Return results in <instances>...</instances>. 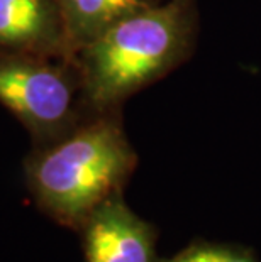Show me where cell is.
Instances as JSON below:
<instances>
[{
	"mask_svg": "<svg viewBox=\"0 0 261 262\" xmlns=\"http://www.w3.org/2000/svg\"><path fill=\"white\" fill-rule=\"evenodd\" d=\"M65 31L66 49L78 53L105 31L161 0H54Z\"/></svg>",
	"mask_w": 261,
	"mask_h": 262,
	"instance_id": "obj_6",
	"label": "cell"
},
{
	"mask_svg": "<svg viewBox=\"0 0 261 262\" xmlns=\"http://www.w3.org/2000/svg\"><path fill=\"white\" fill-rule=\"evenodd\" d=\"M137 156L121 122H87L26 163V180L37 206L59 225L80 230L104 202L129 181Z\"/></svg>",
	"mask_w": 261,
	"mask_h": 262,
	"instance_id": "obj_1",
	"label": "cell"
},
{
	"mask_svg": "<svg viewBox=\"0 0 261 262\" xmlns=\"http://www.w3.org/2000/svg\"><path fill=\"white\" fill-rule=\"evenodd\" d=\"M0 44L31 51L66 49L56 2L0 0Z\"/></svg>",
	"mask_w": 261,
	"mask_h": 262,
	"instance_id": "obj_5",
	"label": "cell"
},
{
	"mask_svg": "<svg viewBox=\"0 0 261 262\" xmlns=\"http://www.w3.org/2000/svg\"><path fill=\"white\" fill-rule=\"evenodd\" d=\"M158 262H259L251 250L234 244L195 241L180 252Z\"/></svg>",
	"mask_w": 261,
	"mask_h": 262,
	"instance_id": "obj_7",
	"label": "cell"
},
{
	"mask_svg": "<svg viewBox=\"0 0 261 262\" xmlns=\"http://www.w3.org/2000/svg\"><path fill=\"white\" fill-rule=\"evenodd\" d=\"M82 232L85 262H158L156 228L129 208L122 194L104 202Z\"/></svg>",
	"mask_w": 261,
	"mask_h": 262,
	"instance_id": "obj_4",
	"label": "cell"
},
{
	"mask_svg": "<svg viewBox=\"0 0 261 262\" xmlns=\"http://www.w3.org/2000/svg\"><path fill=\"white\" fill-rule=\"evenodd\" d=\"M73 95L63 70L29 59L0 61V103L43 141H58L70 127Z\"/></svg>",
	"mask_w": 261,
	"mask_h": 262,
	"instance_id": "obj_3",
	"label": "cell"
},
{
	"mask_svg": "<svg viewBox=\"0 0 261 262\" xmlns=\"http://www.w3.org/2000/svg\"><path fill=\"white\" fill-rule=\"evenodd\" d=\"M195 0H168L117 22L80 49L82 85L105 108L168 75L193 53Z\"/></svg>",
	"mask_w": 261,
	"mask_h": 262,
	"instance_id": "obj_2",
	"label": "cell"
}]
</instances>
